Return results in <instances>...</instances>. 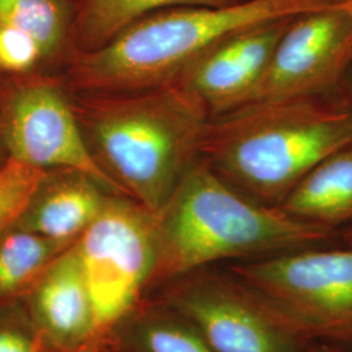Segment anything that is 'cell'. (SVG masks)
<instances>
[{
	"label": "cell",
	"instance_id": "6da1fadb",
	"mask_svg": "<svg viewBox=\"0 0 352 352\" xmlns=\"http://www.w3.org/2000/svg\"><path fill=\"white\" fill-rule=\"evenodd\" d=\"M89 153L123 196L158 214L200 160L210 115L177 81L97 94L67 93Z\"/></svg>",
	"mask_w": 352,
	"mask_h": 352
},
{
	"label": "cell",
	"instance_id": "7a4b0ae2",
	"mask_svg": "<svg viewBox=\"0 0 352 352\" xmlns=\"http://www.w3.org/2000/svg\"><path fill=\"white\" fill-rule=\"evenodd\" d=\"M351 0H245L226 7H177L126 26L100 49L71 52L51 75L67 93H118L173 82L221 39L252 26Z\"/></svg>",
	"mask_w": 352,
	"mask_h": 352
},
{
	"label": "cell",
	"instance_id": "3957f363",
	"mask_svg": "<svg viewBox=\"0 0 352 352\" xmlns=\"http://www.w3.org/2000/svg\"><path fill=\"white\" fill-rule=\"evenodd\" d=\"M352 144L338 96L257 102L210 118L200 160L252 199L279 206L329 154Z\"/></svg>",
	"mask_w": 352,
	"mask_h": 352
},
{
	"label": "cell",
	"instance_id": "277c9868",
	"mask_svg": "<svg viewBox=\"0 0 352 352\" xmlns=\"http://www.w3.org/2000/svg\"><path fill=\"white\" fill-rule=\"evenodd\" d=\"M155 280H174L227 260H257L324 247L340 231L298 219L240 192L199 160L157 214Z\"/></svg>",
	"mask_w": 352,
	"mask_h": 352
},
{
	"label": "cell",
	"instance_id": "5b68a950",
	"mask_svg": "<svg viewBox=\"0 0 352 352\" xmlns=\"http://www.w3.org/2000/svg\"><path fill=\"white\" fill-rule=\"evenodd\" d=\"M230 273L302 343L352 350V247H311L232 265Z\"/></svg>",
	"mask_w": 352,
	"mask_h": 352
},
{
	"label": "cell",
	"instance_id": "8992f818",
	"mask_svg": "<svg viewBox=\"0 0 352 352\" xmlns=\"http://www.w3.org/2000/svg\"><path fill=\"white\" fill-rule=\"evenodd\" d=\"M91 295L100 337L135 312L158 266L157 214L123 195L74 241Z\"/></svg>",
	"mask_w": 352,
	"mask_h": 352
},
{
	"label": "cell",
	"instance_id": "52a82bcc",
	"mask_svg": "<svg viewBox=\"0 0 352 352\" xmlns=\"http://www.w3.org/2000/svg\"><path fill=\"white\" fill-rule=\"evenodd\" d=\"M0 148L43 170H76L120 195L90 155L67 91L46 72L13 76L0 91Z\"/></svg>",
	"mask_w": 352,
	"mask_h": 352
},
{
	"label": "cell",
	"instance_id": "ba28073f",
	"mask_svg": "<svg viewBox=\"0 0 352 352\" xmlns=\"http://www.w3.org/2000/svg\"><path fill=\"white\" fill-rule=\"evenodd\" d=\"M351 65L352 0L300 13L289 21L266 74L241 106L338 96Z\"/></svg>",
	"mask_w": 352,
	"mask_h": 352
},
{
	"label": "cell",
	"instance_id": "9c48e42d",
	"mask_svg": "<svg viewBox=\"0 0 352 352\" xmlns=\"http://www.w3.org/2000/svg\"><path fill=\"white\" fill-rule=\"evenodd\" d=\"M162 302L215 352H299L304 346L231 273L201 269L176 278Z\"/></svg>",
	"mask_w": 352,
	"mask_h": 352
},
{
	"label": "cell",
	"instance_id": "30bf717a",
	"mask_svg": "<svg viewBox=\"0 0 352 352\" xmlns=\"http://www.w3.org/2000/svg\"><path fill=\"white\" fill-rule=\"evenodd\" d=\"M291 19L270 21L221 39L183 69L175 81L210 118L241 106L264 77Z\"/></svg>",
	"mask_w": 352,
	"mask_h": 352
},
{
	"label": "cell",
	"instance_id": "8fae6325",
	"mask_svg": "<svg viewBox=\"0 0 352 352\" xmlns=\"http://www.w3.org/2000/svg\"><path fill=\"white\" fill-rule=\"evenodd\" d=\"M30 317L38 338L55 351H76L101 340L88 282L74 243L33 285Z\"/></svg>",
	"mask_w": 352,
	"mask_h": 352
},
{
	"label": "cell",
	"instance_id": "7c38bea8",
	"mask_svg": "<svg viewBox=\"0 0 352 352\" xmlns=\"http://www.w3.org/2000/svg\"><path fill=\"white\" fill-rule=\"evenodd\" d=\"M110 195L84 173L50 170L25 215L13 228L72 243L101 213Z\"/></svg>",
	"mask_w": 352,
	"mask_h": 352
},
{
	"label": "cell",
	"instance_id": "4fadbf2b",
	"mask_svg": "<svg viewBox=\"0 0 352 352\" xmlns=\"http://www.w3.org/2000/svg\"><path fill=\"white\" fill-rule=\"evenodd\" d=\"M279 208L298 219L331 230L352 226V144L316 164Z\"/></svg>",
	"mask_w": 352,
	"mask_h": 352
},
{
	"label": "cell",
	"instance_id": "5bb4252c",
	"mask_svg": "<svg viewBox=\"0 0 352 352\" xmlns=\"http://www.w3.org/2000/svg\"><path fill=\"white\" fill-rule=\"evenodd\" d=\"M243 1L245 0H81L76 10L71 52L100 49L126 26L158 11L177 7H226Z\"/></svg>",
	"mask_w": 352,
	"mask_h": 352
},
{
	"label": "cell",
	"instance_id": "9a60e30c",
	"mask_svg": "<svg viewBox=\"0 0 352 352\" xmlns=\"http://www.w3.org/2000/svg\"><path fill=\"white\" fill-rule=\"evenodd\" d=\"M76 10L74 0H0V26L34 38L43 54L41 72H51L71 52Z\"/></svg>",
	"mask_w": 352,
	"mask_h": 352
},
{
	"label": "cell",
	"instance_id": "2e32d148",
	"mask_svg": "<svg viewBox=\"0 0 352 352\" xmlns=\"http://www.w3.org/2000/svg\"><path fill=\"white\" fill-rule=\"evenodd\" d=\"M124 320L122 343L128 352H215L188 320L164 302Z\"/></svg>",
	"mask_w": 352,
	"mask_h": 352
},
{
	"label": "cell",
	"instance_id": "e0dca14e",
	"mask_svg": "<svg viewBox=\"0 0 352 352\" xmlns=\"http://www.w3.org/2000/svg\"><path fill=\"white\" fill-rule=\"evenodd\" d=\"M72 243L17 228L3 234L0 236V299L33 286Z\"/></svg>",
	"mask_w": 352,
	"mask_h": 352
},
{
	"label": "cell",
	"instance_id": "ac0fdd59",
	"mask_svg": "<svg viewBox=\"0 0 352 352\" xmlns=\"http://www.w3.org/2000/svg\"><path fill=\"white\" fill-rule=\"evenodd\" d=\"M49 173L10 155L0 164V236L25 215Z\"/></svg>",
	"mask_w": 352,
	"mask_h": 352
},
{
	"label": "cell",
	"instance_id": "d6986e66",
	"mask_svg": "<svg viewBox=\"0 0 352 352\" xmlns=\"http://www.w3.org/2000/svg\"><path fill=\"white\" fill-rule=\"evenodd\" d=\"M43 54L34 38L12 28L0 26V69L12 76L41 72Z\"/></svg>",
	"mask_w": 352,
	"mask_h": 352
},
{
	"label": "cell",
	"instance_id": "ffe728a7",
	"mask_svg": "<svg viewBox=\"0 0 352 352\" xmlns=\"http://www.w3.org/2000/svg\"><path fill=\"white\" fill-rule=\"evenodd\" d=\"M43 347L36 333L17 327H0V352H42Z\"/></svg>",
	"mask_w": 352,
	"mask_h": 352
},
{
	"label": "cell",
	"instance_id": "44dd1931",
	"mask_svg": "<svg viewBox=\"0 0 352 352\" xmlns=\"http://www.w3.org/2000/svg\"><path fill=\"white\" fill-rule=\"evenodd\" d=\"M340 93L342 101H343L346 109L349 110V113H351L352 116V65L346 77L343 78Z\"/></svg>",
	"mask_w": 352,
	"mask_h": 352
},
{
	"label": "cell",
	"instance_id": "7402d4cb",
	"mask_svg": "<svg viewBox=\"0 0 352 352\" xmlns=\"http://www.w3.org/2000/svg\"><path fill=\"white\" fill-rule=\"evenodd\" d=\"M305 352H352V350L340 347L336 344L322 343V342H311V343H308V347Z\"/></svg>",
	"mask_w": 352,
	"mask_h": 352
},
{
	"label": "cell",
	"instance_id": "603a6c76",
	"mask_svg": "<svg viewBox=\"0 0 352 352\" xmlns=\"http://www.w3.org/2000/svg\"><path fill=\"white\" fill-rule=\"evenodd\" d=\"M340 240L343 245L352 247V226L344 227L340 231Z\"/></svg>",
	"mask_w": 352,
	"mask_h": 352
},
{
	"label": "cell",
	"instance_id": "cb8c5ba5",
	"mask_svg": "<svg viewBox=\"0 0 352 352\" xmlns=\"http://www.w3.org/2000/svg\"><path fill=\"white\" fill-rule=\"evenodd\" d=\"M101 340H96V342H91V343H89L87 344L85 347H82V349H78V350H76V351L72 352H101L102 347Z\"/></svg>",
	"mask_w": 352,
	"mask_h": 352
},
{
	"label": "cell",
	"instance_id": "d4e9b609",
	"mask_svg": "<svg viewBox=\"0 0 352 352\" xmlns=\"http://www.w3.org/2000/svg\"><path fill=\"white\" fill-rule=\"evenodd\" d=\"M74 1H75L76 4H77V3H78V1H81V0H74Z\"/></svg>",
	"mask_w": 352,
	"mask_h": 352
},
{
	"label": "cell",
	"instance_id": "484cf974",
	"mask_svg": "<svg viewBox=\"0 0 352 352\" xmlns=\"http://www.w3.org/2000/svg\"><path fill=\"white\" fill-rule=\"evenodd\" d=\"M101 352H109V351H107V350H104V349H102V351Z\"/></svg>",
	"mask_w": 352,
	"mask_h": 352
},
{
	"label": "cell",
	"instance_id": "4316f807",
	"mask_svg": "<svg viewBox=\"0 0 352 352\" xmlns=\"http://www.w3.org/2000/svg\"><path fill=\"white\" fill-rule=\"evenodd\" d=\"M0 164H1V162H0Z\"/></svg>",
	"mask_w": 352,
	"mask_h": 352
}]
</instances>
